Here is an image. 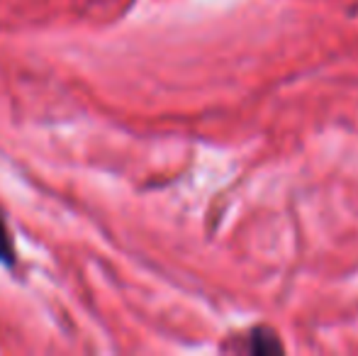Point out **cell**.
I'll return each mask as SVG.
<instances>
[{"label": "cell", "instance_id": "obj_1", "mask_svg": "<svg viewBox=\"0 0 358 356\" xmlns=\"http://www.w3.org/2000/svg\"><path fill=\"white\" fill-rule=\"evenodd\" d=\"M249 354H283V344L280 339L271 332L268 327H256L254 332L249 334V347H246Z\"/></svg>", "mask_w": 358, "mask_h": 356}, {"label": "cell", "instance_id": "obj_2", "mask_svg": "<svg viewBox=\"0 0 358 356\" xmlns=\"http://www.w3.org/2000/svg\"><path fill=\"white\" fill-rule=\"evenodd\" d=\"M13 242H10V237H8V229H5V225H3V220H0V262H5V264H13Z\"/></svg>", "mask_w": 358, "mask_h": 356}]
</instances>
